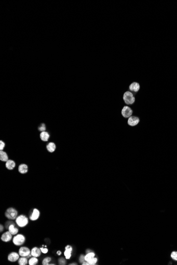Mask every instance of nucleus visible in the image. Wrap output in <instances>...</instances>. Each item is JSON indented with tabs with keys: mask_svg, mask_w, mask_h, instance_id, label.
<instances>
[{
	"mask_svg": "<svg viewBox=\"0 0 177 265\" xmlns=\"http://www.w3.org/2000/svg\"><path fill=\"white\" fill-rule=\"evenodd\" d=\"M18 171L20 174H25L28 172V166L25 164H20L18 167Z\"/></svg>",
	"mask_w": 177,
	"mask_h": 265,
	"instance_id": "f8f14e48",
	"label": "nucleus"
},
{
	"mask_svg": "<svg viewBox=\"0 0 177 265\" xmlns=\"http://www.w3.org/2000/svg\"><path fill=\"white\" fill-rule=\"evenodd\" d=\"M97 261H98V259L95 257H94L92 259H91V260H90L89 261H88V262L89 263V265H94V264H95V263H96Z\"/></svg>",
	"mask_w": 177,
	"mask_h": 265,
	"instance_id": "393cba45",
	"label": "nucleus"
},
{
	"mask_svg": "<svg viewBox=\"0 0 177 265\" xmlns=\"http://www.w3.org/2000/svg\"><path fill=\"white\" fill-rule=\"evenodd\" d=\"M56 148V144L53 142H49L46 145V149L49 152L53 153L54 152Z\"/></svg>",
	"mask_w": 177,
	"mask_h": 265,
	"instance_id": "4468645a",
	"label": "nucleus"
},
{
	"mask_svg": "<svg viewBox=\"0 0 177 265\" xmlns=\"http://www.w3.org/2000/svg\"><path fill=\"white\" fill-rule=\"evenodd\" d=\"M129 89L131 91V92H132L134 93H137V92L139 91V90L140 89V85L139 83H138L137 82H133V83H132L130 85Z\"/></svg>",
	"mask_w": 177,
	"mask_h": 265,
	"instance_id": "9b49d317",
	"label": "nucleus"
},
{
	"mask_svg": "<svg viewBox=\"0 0 177 265\" xmlns=\"http://www.w3.org/2000/svg\"><path fill=\"white\" fill-rule=\"evenodd\" d=\"M41 251L40 249L37 247H34L31 250V254L33 257H35L37 258L41 255Z\"/></svg>",
	"mask_w": 177,
	"mask_h": 265,
	"instance_id": "f3484780",
	"label": "nucleus"
},
{
	"mask_svg": "<svg viewBox=\"0 0 177 265\" xmlns=\"http://www.w3.org/2000/svg\"><path fill=\"white\" fill-rule=\"evenodd\" d=\"M19 254L15 252H12L10 253L8 257V259L11 262H15L19 259Z\"/></svg>",
	"mask_w": 177,
	"mask_h": 265,
	"instance_id": "9d476101",
	"label": "nucleus"
},
{
	"mask_svg": "<svg viewBox=\"0 0 177 265\" xmlns=\"http://www.w3.org/2000/svg\"><path fill=\"white\" fill-rule=\"evenodd\" d=\"M57 254L58 256H60V255H61L62 254V252H61V251H58L57 252Z\"/></svg>",
	"mask_w": 177,
	"mask_h": 265,
	"instance_id": "2f4dec72",
	"label": "nucleus"
},
{
	"mask_svg": "<svg viewBox=\"0 0 177 265\" xmlns=\"http://www.w3.org/2000/svg\"><path fill=\"white\" fill-rule=\"evenodd\" d=\"M69 264H71V265H74V264H77L76 263H70Z\"/></svg>",
	"mask_w": 177,
	"mask_h": 265,
	"instance_id": "473e14b6",
	"label": "nucleus"
},
{
	"mask_svg": "<svg viewBox=\"0 0 177 265\" xmlns=\"http://www.w3.org/2000/svg\"><path fill=\"white\" fill-rule=\"evenodd\" d=\"M132 109L128 106H125L122 108L121 113L122 116L125 118H129L133 114Z\"/></svg>",
	"mask_w": 177,
	"mask_h": 265,
	"instance_id": "39448f33",
	"label": "nucleus"
},
{
	"mask_svg": "<svg viewBox=\"0 0 177 265\" xmlns=\"http://www.w3.org/2000/svg\"><path fill=\"white\" fill-rule=\"evenodd\" d=\"M5 147H6L5 142L1 140L0 141V150H1V151L4 150Z\"/></svg>",
	"mask_w": 177,
	"mask_h": 265,
	"instance_id": "bb28decb",
	"label": "nucleus"
},
{
	"mask_svg": "<svg viewBox=\"0 0 177 265\" xmlns=\"http://www.w3.org/2000/svg\"><path fill=\"white\" fill-rule=\"evenodd\" d=\"M9 231L12 234V235H15L18 232V229L15 228L14 227V225L13 224H11L9 226L8 228Z\"/></svg>",
	"mask_w": 177,
	"mask_h": 265,
	"instance_id": "6ab92c4d",
	"label": "nucleus"
},
{
	"mask_svg": "<svg viewBox=\"0 0 177 265\" xmlns=\"http://www.w3.org/2000/svg\"><path fill=\"white\" fill-rule=\"evenodd\" d=\"M38 262V259L37 258V257H33L29 260V265H35L37 264Z\"/></svg>",
	"mask_w": 177,
	"mask_h": 265,
	"instance_id": "4be33fe9",
	"label": "nucleus"
},
{
	"mask_svg": "<svg viewBox=\"0 0 177 265\" xmlns=\"http://www.w3.org/2000/svg\"><path fill=\"white\" fill-rule=\"evenodd\" d=\"M94 257H95V253L94 252H88L85 256V261L88 262Z\"/></svg>",
	"mask_w": 177,
	"mask_h": 265,
	"instance_id": "412c9836",
	"label": "nucleus"
},
{
	"mask_svg": "<svg viewBox=\"0 0 177 265\" xmlns=\"http://www.w3.org/2000/svg\"><path fill=\"white\" fill-rule=\"evenodd\" d=\"M28 262V259L26 257H22L19 259L18 263L20 265H26Z\"/></svg>",
	"mask_w": 177,
	"mask_h": 265,
	"instance_id": "aec40b11",
	"label": "nucleus"
},
{
	"mask_svg": "<svg viewBox=\"0 0 177 265\" xmlns=\"http://www.w3.org/2000/svg\"><path fill=\"white\" fill-rule=\"evenodd\" d=\"M72 251V247L71 246H67L65 247V251L64 252V256L66 259H69L71 257Z\"/></svg>",
	"mask_w": 177,
	"mask_h": 265,
	"instance_id": "dca6fc26",
	"label": "nucleus"
},
{
	"mask_svg": "<svg viewBox=\"0 0 177 265\" xmlns=\"http://www.w3.org/2000/svg\"><path fill=\"white\" fill-rule=\"evenodd\" d=\"M9 160V157L7 153L2 150L0 151V161L3 162H7Z\"/></svg>",
	"mask_w": 177,
	"mask_h": 265,
	"instance_id": "a211bd4d",
	"label": "nucleus"
},
{
	"mask_svg": "<svg viewBox=\"0 0 177 265\" xmlns=\"http://www.w3.org/2000/svg\"><path fill=\"white\" fill-rule=\"evenodd\" d=\"M79 261L81 263H83L84 261H85V256L83 255L80 256V257L79 258Z\"/></svg>",
	"mask_w": 177,
	"mask_h": 265,
	"instance_id": "c85d7f7f",
	"label": "nucleus"
},
{
	"mask_svg": "<svg viewBox=\"0 0 177 265\" xmlns=\"http://www.w3.org/2000/svg\"><path fill=\"white\" fill-rule=\"evenodd\" d=\"M171 258L175 261H177V251H172L171 253Z\"/></svg>",
	"mask_w": 177,
	"mask_h": 265,
	"instance_id": "a878e982",
	"label": "nucleus"
},
{
	"mask_svg": "<svg viewBox=\"0 0 177 265\" xmlns=\"http://www.w3.org/2000/svg\"><path fill=\"white\" fill-rule=\"evenodd\" d=\"M26 241V239L23 235L21 234H19L14 236L13 238V243L17 246H20L22 245Z\"/></svg>",
	"mask_w": 177,
	"mask_h": 265,
	"instance_id": "20e7f679",
	"label": "nucleus"
},
{
	"mask_svg": "<svg viewBox=\"0 0 177 265\" xmlns=\"http://www.w3.org/2000/svg\"><path fill=\"white\" fill-rule=\"evenodd\" d=\"M52 259L50 257H46L44 259L42 262V264L43 265H49V262L51 261Z\"/></svg>",
	"mask_w": 177,
	"mask_h": 265,
	"instance_id": "b1692460",
	"label": "nucleus"
},
{
	"mask_svg": "<svg viewBox=\"0 0 177 265\" xmlns=\"http://www.w3.org/2000/svg\"><path fill=\"white\" fill-rule=\"evenodd\" d=\"M3 229H4V227H3V226L2 224H1V226H0V231H1V232H2V231H3Z\"/></svg>",
	"mask_w": 177,
	"mask_h": 265,
	"instance_id": "7c9ffc66",
	"label": "nucleus"
},
{
	"mask_svg": "<svg viewBox=\"0 0 177 265\" xmlns=\"http://www.w3.org/2000/svg\"><path fill=\"white\" fill-rule=\"evenodd\" d=\"M5 215L8 219L10 220H14L16 219V218L18 217V212L16 209L10 207L7 209Z\"/></svg>",
	"mask_w": 177,
	"mask_h": 265,
	"instance_id": "7ed1b4c3",
	"label": "nucleus"
},
{
	"mask_svg": "<svg viewBox=\"0 0 177 265\" xmlns=\"http://www.w3.org/2000/svg\"><path fill=\"white\" fill-rule=\"evenodd\" d=\"M58 262L60 264H66V260L63 258H61L58 259Z\"/></svg>",
	"mask_w": 177,
	"mask_h": 265,
	"instance_id": "cd10ccee",
	"label": "nucleus"
},
{
	"mask_svg": "<svg viewBox=\"0 0 177 265\" xmlns=\"http://www.w3.org/2000/svg\"><path fill=\"white\" fill-rule=\"evenodd\" d=\"M123 100L124 102L127 105H131L135 103V98L133 93L131 91H126L123 95Z\"/></svg>",
	"mask_w": 177,
	"mask_h": 265,
	"instance_id": "f257e3e1",
	"label": "nucleus"
},
{
	"mask_svg": "<svg viewBox=\"0 0 177 265\" xmlns=\"http://www.w3.org/2000/svg\"><path fill=\"white\" fill-rule=\"evenodd\" d=\"M15 222L19 227L23 228L28 224V219L25 216L21 215L16 218Z\"/></svg>",
	"mask_w": 177,
	"mask_h": 265,
	"instance_id": "f03ea898",
	"label": "nucleus"
},
{
	"mask_svg": "<svg viewBox=\"0 0 177 265\" xmlns=\"http://www.w3.org/2000/svg\"><path fill=\"white\" fill-rule=\"evenodd\" d=\"M12 234L9 231H7L2 235L1 239L2 241H3V242H8L10 241V240H11L12 238Z\"/></svg>",
	"mask_w": 177,
	"mask_h": 265,
	"instance_id": "6e6552de",
	"label": "nucleus"
},
{
	"mask_svg": "<svg viewBox=\"0 0 177 265\" xmlns=\"http://www.w3.org/2000/svg\"><path fill=\"white\" fill-rule=\"evenodd\" d=\"M37 129L40 132H43V131H46V130H47V127H46V125L45 123H41L40 124L37 128Z\"/></svg>",
	"mask_w": 177,
	"mask_h": 265,
	"instance_id": "5701e85b",
	"label": "nucleus"
},
{
	"mask_svg": "<svg viewBox=\"0 0 177 265\" xmlns=\"http://www.w3.org/2000/svg\"><path fill=\"white\" fill-rule=\"evenodd\" d=\"M39 216H40L39 211L37 208H35L33 210V213L30 217V219L31 221H36L39 218Z\"/></svg>",
	"mask_w": 177,
	"mask_h": 265,
	"instance_id": "ddd939ff",
	"label": "nucleus"
},
{
	"mask_svg": "<svg viewBox=\"0 0 177 265\" xmlns=\"http://www.w3.org/2000/svg\"><path fill=\"white\" fill-rule=\"evenodd\" d=\"M39 135H40L39 137H40V140L44 142L48 141L50 139V134H49V132H48L47 131H43V132H40Z\"/></svg>",
	"mask_w": 177,
	"mask_h": 265,
	"instance_id": "1a4fd4ad",
	"label": "nucleus"
},
{
	"mask_svg": "<svg viewBox=\"0 0 177 265\" xmlns=\"http://www.w3.org/2000/svg\"><path fill=\"white\" fill-rule=\"evenodd\" d=\"M40 249V250H41V252H42V253H45H45H47L48 252V249H47V248H41V247Z\"/></svg>",
	"mask_w": 177,
	"mask_h": 265,
	"instance_id": "c756f323",
	"label": "nucleus"
},
{
	"mask_svg": "<svg viewBox=\"0 0 177 265\" xmlns=\"http://www.w3.org/2000/svg\"><path fill=\"white\" fill-rule=\"evenodd\" d=\"M140 122L139 118L135 116H131L128 119V124L131 126H134Z\"/></svg>",
	"mask_w": 177,
	"mask_h": 265,
	"instance_id": "0eeeda50",
	"label": "nucleus"
},
{
	"mask_svg": "<svg viewBox=\"0 0 177 265\" xmlns=\"http://www.w3.org/2000/svg\"><path fill=\"white\" fill-rule=\"evenodd\" d=\"M15 166L16 164L15 162L12 159H9L6 163V168L10 170H13L15 167Z\"/></svg>",
	"mask_w": 177,
	"mask_h": 265,
	"instance_id": "2eb2a0df",
	"label": "nucleus"
},
{
	"mask_svg": "<svg viewBox=\"0 0 177 265\" xmlns=\"http://www.w3.org/2000/svg\"><path fill=\"white\" fill-rule=\"evenodd\" d=\"M30 252L31 251L27 247H22L19 250V254L21 257H28Z\"/></svg>",
	"mask_w": 177,
	"mask_h": 265,
	"instance_id": "423d86ee",
	"label": "nucleus"
}]
</instances>
